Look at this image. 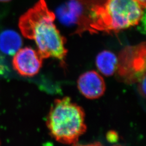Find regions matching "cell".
<instances>
[{
  "label": "cell",
  "mask_w": 146,
  "mask_h": 146,
  "mask_svg": "<svg viewBox=\"0 0 146 146\" xmlns=\"http://www.w3.org/2000/svg\"><path fill=\"white\" fill-rule=\"evenodd\" d=\"M55 18L45 0H39L21 16L19 27L23 36L36 42L43 59L52 57L63 63L68 52L66 40L54 24Z\"/></svg>",
  "instance_id": "1"
},
{
  "label": "cell",
  "mask_w": 146,
  "mask_h": 146,
  "mask_svg": "<svg viewBox=\"0 0 146 146\" xmlns=\"http://www.w3.org/2000/svg\"><path fill=\"white\" fill-rule=\"evenodd\" d=\"M46 125L51 136L66 145L78 142L87 130L84 109L69 97L54 101L47 115Z\"/></svg>",
  "instance_id": "2"
},
{
  "label": "cell",
  "mask_w": 146,
  "mask_h": 146,
  "mask_svg": "<svg viewBox=\"0 0 146 146\" xmlns=\"http://www.w3.org/2000/svg\"><path fill=\"white\" fill-rule=\"evenodd\" d=\"M106 1L67 0L58 8L56 15L63 24L75 27L73 34L98 33Z\"/></svg>",
  "instance_id": "3"
},
{
  "label": "cell",
  "mask_w": 146,
  "mask_h": 146,
  "mask_svg": "<svg viewBox=\"0 0 146 146\" xmlns=\"http://www.w3.org/2000/svg\"><path fill=\"white\" fill-rule=\"evenodd\" d=\"M145 8L137 0H107L102 32L117 33L138 25L145 18Z\"/></svg>",
  "instance_id": "4"
},
{
  "label": "cell",
  "mask_w": 146,
  "mask_h": 146,
  "mask_svg": "<svg viewBox=\"0 0 146 146\" xmlns=\"http://www.w3.org/2000/svg\"><path fill=\"white\" fill-rule=\"evenodd\" d=\"M146 42H142L127 46L120 52L116 73L121 81L135 83L146 76Z\"/></svg>",
  "instance_id": "5"
},
{
  "label": "cell",
  "mask_w": 146,
  "mask_h": 146,
  "mask_svg": "<svg viewBox=\"0 0 146 146\" xmlns=\"http://www.w3.org/2000/svg\"><path fill=\"white\" fill-rule=\"evenodd\" d=\"M14 55L13 68L21 76H34L42 67L43 59L37 51L31 47L20 49Z\"/></svg>",
  "instance_id": "6"
},
{
  "label": "cell",
  "mask_w": 146,
  "mask_h": 146,
  "mask_svg": "<svg viewBox=\"0 0 146 146\" xmlns=\"http://www.w3.org/2000/svg\"><path fill=\"white\" fill-rule=\"evenodd\" d=\"M78 88L80 93L88 99L101 98L105 93L104 79L94 70L88 71L80 76L78 80Z\"/></svg>",
  "instance_id": "7"
},
{
  "label": "cell",
  "mask_w": 146,
  "mask_h": 146,
  "mask_svg": "<svg viewBox=\"0 0 146 146\" xmlns=\"http://www.w3.org/2000/svg\"><path fill=\"white\" fill-rule=\"evenodd\" d=\"M22 39L13 30H5L0 34V50L6 55H14L21 49Z\"/></svg>",
  "instance_id": "8"
},
{
  "label": "cell",
  "mask_w": 146,
  "mask_h": 146,
  "mask_svg": "<svg viewBox=\"0 0 146 146\" xmlns=\"http://www.w3.org/2000/svg\"><path fill=\"white\" fill-rule=\"evenodd\" d=\"M96 65L100 73L106 76L114 74L117 66V58L109 50H104L96 58Z\"/></svg>",
  "instance_id": "9"
},
{
  "label": "cell",
  "mask_w": 146,
  "mask_h": 146,
  "mask_svg": "<svg viewBox=\"0 0 146 146\" xmlns=\"http://www.w3.org/2000/svg\"><path fill=\"white\" fill-rule=\"evenodd\" d=\"M138 90L143 98L146 96V76H143L138 81Z\"/></svg>",
  "instance_id": "10"
},
{
  "label": "cell",
  "mask_w": 146,
  "mask_h": 146,
  "mask_svg": "<svg viewBox=\"0 0 146 146\" xmlns=\"http://www.w3.org/2000/svg\"><path fill=\"white\" fill-rule=\"evenodd\" d=\"M107 139L110 142H114L117 141L119 138V136L115 131H110L107 134Z\"/></svg>",
  "instance_id": "11"
},
{
  "label": "cell",
  "mask_w": 146,
  "mask_h": 146,
  "mask_svg": "<svg viewBox=\"0 0 146 146\" xmlns=\"http://www.w3.org/2000/svg\"><path fill=\"white\" fill-rule=\"evenodd\" d=\"M72 146H104L101 142L96 141L95 142L93 143H90L88 144H86V145H82V144H79L78 143L76 142L75 143L72 144Z\"/></svg>",
  "instance_id": "12"
},
{
  "label": "cell",
  "mask_w": 146,
  "mask_h": 146,
  "mask_svg": "<svg viewBox=\"0 0 146 146\" xmlns=\"http://www.w3.org/2000/svg\"><path fill=\"white\" fill-rule=\"evenodd\" d=\"M141 5L146 8V0H137Z\"/></svg>",
  "instance_id": "13"
},
{
  "label": "cell",
  "mask_w": 146,
  "mask_h": 146,
  "mask_svg": "<svg viewBox=\"0 0 146 146\" xmlns=\"http://www.w3.org/2000/svg\"><path fill=\"white\" fill-rule=\"evenodd\" d=\"M11 0H0V2H4V3H6V2H9L11 1Z\"/></svg>",
  "instance_id": "14"
},
{
  "label": "cell",
  "mask_w": 146,
  "mask_h": 146,
  "mask_svg": "<svg viewBox=\"0 0 146 146\" xmlns=\"http://www.w3.org/2000/svg\"><path fill=\"white\" fill-rule=\"evenodd\" d=\"M121 146V145H114V146Z\"/></svg>",
  "instance_id": "15"
}]
</instances>
